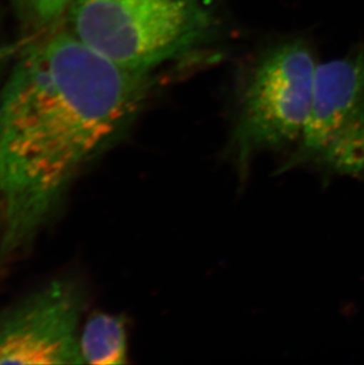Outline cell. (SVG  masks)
<instances>
[{"label": "cell", "mask_w": 364, "mask_h": 365, "mask_svg": "<svg viewBox=\"0 0 364 365\" xmlns=\"http://www.w3.org/2000/svg\"><path fill=\"white\" fill-rule=\"evenodd\" d=\"M364 108V46L354 53L318 63L311 108L289 167L320 161L336 135Z\"/></svg>", "instance_id": "5b68a950"}, {"label": "cell", "mask_w": 364, "mask_h": 365, "mask_svg": "<svg viewBox=\"0 0 364 365\" xmlns=\"http://www.w3.org/2000/svg\"><path fill=\"white\" fill-rule=\"evenodd\" d=\"M154 86L151 71L115 64L66 28L25 48L0 90V251L31 240Z\"/></svg>", "instance_id": "6da1fadb"}, {"label": "cell", "mask_w": 364, "mask_h": 365, "mask_svg": "<svg viewBox=\"0 0 364 365\" xmlns=\"http://www.w3.org/2000/svg\"><path fill=\"white\" fill-rule=\"evenodd\" d=\"M1 233H3V217H1V210H0V239H1Z\"/></svg>", "instance_id": "30bf717a"}, {"label": "cell", "mask_w": 364, "mask_h": 365, "mask_svg": "<svg viewBox=\"0 0 364 365\" xmlns=\"http://www.w3.org/2000/svg\"><path fill=\"white\" fill-rule=\"evenodd\" d=\"M320 163L340 174H363L364 108L333 138Z\"/></svg>", "instance_id": "52a82bcc"}, {"label": "cell", "mask_w": 364, "mask_h": 365, "mask_svg": "<svg viewBox=\"0 0 364 365\" xmlns=\"http://www.w3.org/2000/svg\"><path fill=\"white\" fill-rule=\"evenodd\" d=\"M317 66L309 46L297 39L275 46L258 61L234 130L241 161L261 149L299 142L309 118Z\"/></svg>", "instance_id": "3957f363"}, {"label": "cell", "mask_w": 364, "mask_h": 365, "mask_svg": "<svg viewBox=\"0 0 364 365\" xmlns=\"http://www.w3.org/2000/svg\"><path fill=\"white\" fill-rule=\"evenodd\" d=\"M5 56H6V51H5V48L0 46V66H1V63L4 62V57H5Z\"/></svg>", "instance_id": "9c48e42d"}, {"label": "cell", "mask_w": 364, "mask_h": 365, "mask_svg": "<svg viewBox=\"0 0 364 365\" xmlns=\"http://www.w3.org/2000/svg\"><path fill=\"white\" fill-rule=\"evenodd\" d=\"M363 174H364V170H363Z\"/></svg>", "instance_id": "8fae6325"}, {"label": "cell", "mask_w": 364, "mask_h": 365, "mask_svg": "<svg viewBox=\"0 0 364 365\" xmlns=\"http://www.w3.org/2000/svg\"><path fill=\"white\" fill-rule=\"evenodd\" d=\"M84 297L69 279L52 280L0 316V365H82Z\"/></svg>", "instance_id": "277c9868"}, {"label": "cell", "mask_w": 364, "mask_h": 365, "mask_svg": "<svg viewBox=\"0 0 364 365\" xmlns=\"http://www.w3.org/2000/svg\"><path fill=\"white\" fill-rule=\"evenodd\" d=\"M76 38L127 69L151 71L203 44L212 0H79L66 14Z\"/></svg>", "instance_id": "7a4b0ae2"}, {"label": "cell", "mask_w": 364, "mask_h": 365, "mask_svg": "<svg viewBox=\"0 0 364 365\" xmlns=\"http://www.w3.org/2000/svg\"><path fill=\"white\" fill-rule=\"evenodd\" d=\"M23 9L41 25L59 23L79 0H18Z\"/></svg>", "instance_id": "ba28073f"}, {"label": "cell", "mask_w": 364, "mask_h": 365, "mask_svg": "<svg viewBox=\"0 0 364 365\" xmlns=\"http://www.w3.org/2000/svg\"><path fill=\"white\" fill-rule=\"evenodd\" d=\"M82 364L121 365L128 363L126 319L117 314H91L79 331Z\"/></svg>", "instance_id": "8992f818"}]
</instances>
